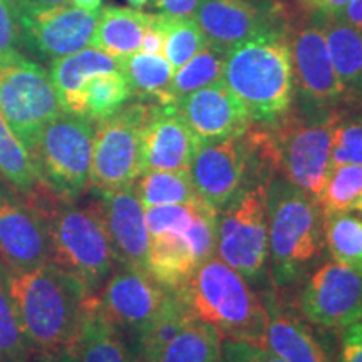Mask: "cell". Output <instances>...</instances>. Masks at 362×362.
Returning <instances> with one entry per match:
<instances>
[{"label": "cell", "instance_id": "obj_1", "mask_svg": "<svg viewBox=\"0 0 362 362\" xmlns=\"http://www.w3.org/2000/svg\"><path fill=\"white\" fill-rule=\"evenodd\" d=\"M7 288L33 349L78 351L90 293L74 275L49 262L8 272Z\"/></svg>", "mask_w": 362, "mask_h": 362}, {"label": "cell", "instance_id": "obj_2", "mask_svg": "<svg viewBox=\"0 0 362 362\" xmlns=\"http://www.w3.org/2000/svg\"><path fill=\"white\" fill-rule=\"evenodd\" d=\"M25 198L47 228L51 262L74 275L90 296H96L119 265L98 203L78 206L74 200L57 197L42 183Z\"/></svg>", "mask_w": 362, "mask_h": 362}, {"label": "cell", "instance_id": "obj_3", "mask_svg": "<svg viewBox=\"0 0 362 362\" xmlns=\"http://www.w3.org/2000/svg\"><path fill=\"white\" fill-rule=\"evenodd\" d=\"M267 233L270 275L275 288L304 280L325 247L319 202L280 175L267 185Z\"/></svg>", "mask_w": 362, "mask_h": 362}, {"label": "cell", "instance_id": "obj_4", "mask_svg": "<svg viewBox=\"0 0 362 362\" xmlns=\"http://www.w3.org/2000/svg\"><path fill=\"white\" fill-rule=\"evenodd\" d=\"M221 81L242 101L252 123L279 121L291 111L296 93L288 35L272 29L230 49Z\"/></svg>", "mask_w": 362, "mask_h": 362}, {"label": "cell", "instance_id": "obj_5", "mask_svg": "<svg viewBox=\"0 0 362 362\" xmlns=\"http://www.w3.org/2000/svg\"><path fill=\"white\" fill-rule=\"evenodd\" d=\"M193 317L215 327L223 341H240L262 347L267 307L247 279L211 257L198 267L181 288Z\"/></svg>", "mask_w": 362, "mask_h": 362}, {"label": "cell", "instance_id": "obj_6", "mask_svg": "<svg viewBox=\"0 0 362 362\" xmlns=\"http://www.w3.org/2000/svg\"><path fill=\"white\" fill-rule=\"evenodd\" d=\"M341 110V107H339ZM339 110H319L287 115L267 128L275 173L319 200L332 170V138Z\"/></svg>", "mask_w": 362, "mask_h": 362}, {"label": "cell", "instance_id": "obj_7", "mask_svg": "<svg viewBox=\"0 0 362 362\" xmlns=\"http://www.w3.org/2000/svg\"><path fill=\"white\" fill-rule=\"evenodd\" d=\"M94 129L88 117L62 112L40 134L33 156L40 183L57 197L76 202L89 188Z\"/></svg>", "mask_w": 362, "mask_h": 362}, {"label": "cell", "instance_id": "obj_8", "mask_svg": "<svg viewBox=\"0 0 362 362\" xmlns=\"http://www.w3.org/2000/svg\"><path fill=\"white\" fill-rule=\"evenodd\" d=\"M267 185L248 183L216 216V257L247 280L260 279L269 259Z\"/></svg>", "mask_w": 362, "mask_h": 362}, {"label": "cell", "instance_id": "obj_9", "mask_svg": "<svg viewBox=\"0 0 362 362\" xmlns=\"http://www.w3.org/2000/svg\"><path fill=\"white\" fill-rule=\"evenodd\" d=\"M0 112L33 155L45 126L62 115L49 72L17 54L0 66Z\"/></svg>", "mask_w": 362, "mask_h": 362}, {"label": "cell", "instance_id": "obj_10", "mask_svg": "<svg viewBox=\"0 0 362 362\" xmlns=\"http://www.w3.org/2000/svg\"><path fill=\"white\" fill-rule=\"evenodd\" d=\"M151 104H126L96 123L89 187L107 193L131 187L141 175V131Z\"/></svg>", "mask_w": 362, "mask_h": 362}, {"label": "cell", "instance_id": "obj_11", "mask_svg": "<svg viewBox=\"0 0 362 362\" xmlns=\"http://www.w3.org/2000/svg\"><path fill=\"white\" fill-rule=\"evenodd\" d=\"M297 309L315 327L347 329L362 319V275L337 262H322L302 280Z\"/></svg>", "mask_w": 362, "mask_h": 362}, {"label": "cell", "instance_id": "obj_12", "mask_svg": "<svg viewBox=\"0 0 362 362\" xmlns=\"http://www.w3.org/2000/svg\"><path fill=\"white\" fill-rule=\"evenodd\" d=\"M288 47L293 86L307 106L339 110L356 104L336 74L322 27L314 22L297 27L288 35Z\"/></svg>", "mask_w": 362, "mask_h": 362}, {"label": "cell", "instance_id": "obj_13", "mask_svg": "<svg viewBox=\"0 0 362 362\" xmlns=\"http://www.w3.org/2000/svg\"><path fill=\"white\" fill-rule=\"evenodd\" d=\"M0 259L11 274L51 262V243L42 216L11 185H0Z\"/></svg>", "mask_w": 362, "mask_h": 362}, {"label": "cell", "instance_id": "obj_14", "mask_svg": "<svg viewBox=\"0 0 362 362\" xmlns=\"http://www.w3.org/2000/svg\"><path fill=\"white\" fill-rule=\"evenodd\" d=\"M94 297L111 324L138 336L160 312L168 291L148 270L119 265Z\"/></svg>", "mask_w": 362, "mask_h": 362}, {"label": "cell", "instance_id": "obj_15", "mask_svg": "<svg viewBox=\"0 0 362 362\" xmlns=\"http://www.w3.org/2000/svg\"><path fill=\"white\" fill-rule=\"evenodd\" d=\"M98 16L99 12L84 11L74 4L19 12L22 42L51 61L69 56L89 47Z\"/></svg>", "mask_w": 362, "mask_h": 362}, {"label": "cell", "instance_id": "obj_16", "mask_svg": "<svg viewBox=\"0 0 362 362\" xmlns=\"http://www.w3.org/2000/svg\"><path fill=\"white\" fill-rule=\"evenodd\" d=\"M173 106L202 144L238 136L252 124L245 106L221 79L187 94Z\"/></svg>", "mask_w": 362, "mask_h": 362}, {"label": "cell", "instance_id": "obj_17", "mask_svg": "<svg viewBox=\"0 0 362 362\" xmlns=\"http://www.w3.org/2000/svg\"><path fill=\"white\" fill-rule=\"evenodd\" d=\"M200 146L173 104H151L141 131V173L189 170Z\"/></svg>", "mask_w": 362, "mask_h": 362}, {"label": "cell", "instance_id": "obj_18", "mask_svg": "<svg viewBox=\"0 0 362 362\" xmlns=\"http://www.w3.org/2000/svg\"><path fill=\"white\" fill-rule=\"evenodd\" d=\"M192 17L208 45L223 52L262 33L277 29V13L259 0H202Z\"/></svg>", "mask_w": 362, "mask_h": 362}, {"label": "cell", "instance_id": "obj_19", "mask_svg": "<svg viewBox=\"0 0 362 362\" xmlns=\"http://www.w3.org/2000/svg\"><path fill=\"white\" fill-rule=\"evenodd\" d=\"M98 206L110 232L119 265L146 270L149 232L144 206L136 197L133 185L115 192L99 193Z\"/></svg>", "mask_w": 362, "mask_h": 362}, {"label": "cell", "instance_id": "obj_20", "mask_svg": "<svg viewBox=\"0 0 362 362\" xmlns=\"http://www.w3.org/2000/svg\"><path fill=\"white\" fill-rule=\"evenodd\" d=\"M267 325L262 347L285 362H332L322 342L300 317L265 298Z\"/></svg>", "mask_w": 362, "mask_h": 362}, {"label": "cell", "instance_id": "obj_21", "mask_svg": "<svg viewBox=\"0 0 362 362\" xmlns=\"http://www.w3.org/2000/svg\"><path fill=\"white\" fill-rule=\"evenodd\" d=\"M117 69H119L117 59L93 45L69 56L52 59L49 66V76L56 89L62 112L81 116V94L89 79L103 72Z\"/></svg>", "mask_w": 362, "mask_h": 362}, {"label": "cell", "instance_id": "obj_22", "mask_svg": "<svg viewBox=\"0 0 362 362\" xmlns=\"http://www.w3.org/2000/svg\"><path fill=\"white\" fill-rule=\"evenodd\" d=\"M149 16L133 7L107 6L99 11L90 45L111 57L123 59L139 52Z\"/></svg>", "mask_w": 362, "mask_h": 362}, {"label": "cell", "instance_id": "obj_23", "mask_svg": "<svg viewBox=\"0 0 362 362\" xmlns=\"http://www.w3.org/2000/svg\"><path fill=\"white\" fill-rule=\"evenodd\" d=\"M200 267L187 235L163 233L149 237L146 270L166 291H178Z\"/></svg>", "mask_w": 362, "mask_h": 362}, {"label": "cell", "instance_id": "obj_24", "mask_svg": "<svg viewBox=\"0 0 362 362\" xmlns=\"http://www.w3.org/2000/svg\"><path fill=\"white\" fill-rule=\"evenodd\" d=\"M334 69L351 99H362V33L337 17L319 16Z\"/></svg>", "mask_w": 362, "mask_h": 362}, {"label": "cell", "instance_id": "obj_25", "mask_svg": "<svg viewBox=\"0 0 362 362\" xmlns=\"http://www.w3.org/2000/svg\"><path fill=\"white\" fill-rule=\"evenodd\" d=\"M79 362H138L123 341L121 330L107 320L90 296L78 346Z\"/></svg>", "mask_w": 362, "mask_h": 362}, {"label": "cell", "instance_id": "obj_26", "mask_svg": "<svg viewBox=\"0 0 362 362\" xmlns=\"http://www.w3.org/2000/svg\"><path fill=\"white\" fill-rule=\"evenodd\" d=\"M194 320L189 307L185 300L181 288L178 291H168L165 304L155 319L138 334V362H146L156 356L171 339L183 330L187 325Z\"/></svg>", "mask_w": 362, "mask_h": 362}, {"label": "cell", "instance_id": "obj_27", "mask_svg": "<svg viewBox=\"0 0 362 362\" xmlns=\"http://www.w3.org/2000/svg\"><path fill=\"white\" fill-rule=\"evenodd\" d=\"M221 344L218 330L194 319L146 362H218Z\"/></svg>", "mask_w": 362, "mask_h": 362}, {"label": "cell", "instance_id": "obj_28", "mask_svg": "<svg viewBox=\"0 0 362 362\" xmlns=\"http://www.w3.org/2000/svg\"><path fill=\"white\" fill-rule=\"evenodd\" d=\"M133 189L144 210L161 205H187L200 198L188 170L143 171L133 183Z\"/></svg>", "mask_w": 362, "mask_h": 362}, {"label": "cell", "instance_id": "obj_29", "mask_svg": "<svg viewBox=\"0 0 362 362\" xmlns=\"http://www.w3.org/2000/svg\"><path fill=\"white\" fill-rule=\"evenodd\" d=\"M131 98L133 89L123 71L103 72L84 86L81 94V116L99 123L126 106Z\"/></svg>", "mask_w": 362, "mask_h": 362}, {"label": "cell", "instance_id": "obj_30", "mask_svg": "<svg viewBox=\"0 0 362 362\" xmlns=\"http://www.w3.org/2000/svg\"><path fill=\"white\" fill-rule=\"evenodd\" d=\"M119 69L129 81L133 96L165 104L166 90L175 74L173 66L165 56L136 52L119 61Z\"/></svg>", "mask_w": 362, "mask_h": 362}, {"label": "cell", "instance_id": "obj_31", "mask_svg": "<svg viewBox=\"0 0 362 362\" xmlns=\"http://www.w3.org/2000/svg\"><path fill=\"white\" fill-rule=\"evenodd\" d=\"M0 176L21 194H30L40 187V178L34 156L0 112Z\"/></svg>", "mask_w": 362, "mask_h": 362}, {"label": "cell", "instance_id": "obj_32", "mask_svg": "<svg viewBox=\"0 0 362 362\" xmlns=\"http://www.w3.org/2000/svg\"><path fill=\"white\" fill-rule=\"evenodd\" d=\"M325 247L334 262L362 275V220L346 214L324 215Z\"/></svg>", "mask_w": 362, "mask_h": 362}, {"label": "cell", "instance_id": "obj_33", "mask_svg": "<svg viewBox=\"0 0 362 362\" xmlns=\"http://www.w3.org/2000/svg\"><path fill=\"white\" fill-rule=\"evenodd\" d=\"M226 52L220 49L206 45L197 56L175 71L173 79L166 90L165 104H175L193 90L205 88V86L216 83L223 76Z\"/></svg>", "mask_w": 362, "mask_h": 362}, {"label": "cell", "instance_id": "obj_34", "mask_svg": "<svg viewBox=\"0 0 362 362\" xmlns=\"http://www.w3.org/2000/svg\"><path fill=\"white\" fill-rule=\"evenodd\" d=\"M362 200V166L339 165L332 166L325 180L319 205L324 215L346 214L357 210Z\"/></svg>", "mask_w": 362, "mask_h": 362}, {"label": "cell", "instance_id": "obj_35", "mask_svg": "<svg viewBox=\"0 0 362 362\" xmlns=\"http://www.w3.org/2000/svg\"><path fill=\"white\" fill-rule=\"evenodd\" d=\"M165 30V57L176 71L193 56H197L208 42L193 17H173L160 13Z\"/></svg>", "mask_w": 362, "mask_h": 362}, {"label": "cell", "instance_id": "obj_36", "mask_svg": "<svg viewBox=\"0 0 362 362\" xmlns=\"http://www.w3.org/2000/svg\"><path fill=\"white\" fill-rule=\"evenodd\" d=\"M30 352L33 346L21 327L7 282H4L0 272V362H27Z\"/></svg>", "mask_w": 362, "mask_h": 362}, {"label": "cell", "instance_id": "obj_37", "mask_svg": "<svg viewBox=\"0 0 362 362\" xmlns=\"http://www.w3.org/2000/svg\"><path fill=\"white\" fill-rule=\"evenodd\" d=\"M362 166V111L344 112L339 110L332 138V166Z\"/></svg>", "mask_w": 362, "mask_h": 362}, {"label": "cell", "instance_id": "obj_38", "mask_svg": "<svg viewBox=\"0 0 362 362\" xmlns=\"http://www.w3.org/2000/svg\"><path fill=\"white\" fill-rule=\"evenodd\" d=\"M200 200L202 198H198L197 202L187 203V205H161L146 208L144 218H146L149 237L185 232L197 215Z\"/></svg>", "mask_w": 362, "mask_h": 362}, {"label": "cell", "instance_id": "obj_39", "mask_svg": "<svg viewBox=\"0 0 362 362\" xmlns=\"http://www.w3.org/2000/svg\"><path fill=\"white\" fill-rule=\"evenodd\" d=\"M22 29L13 0H0V66L21 54Z\"/></svg>", "mask_w": 362, "mask_h": 362}, {"label": "cell", "instance_id": "obj_40", "mask_svg": "<svg viewBox=\"0 0 362 362\" xmlns=\"http://www.w3.org/2000/svg\"><path fill=\"white\" fill-rule=\"evenodd\" d=\"M218 362H285L265 347L240 341H223Z\"/></svg>", "mask_w": 362, "mask_h": 362}, {"label": "cell", "instance_id": "obj_41", "mask_svg": "<svg viewBox=\"0 0 362 362\" xmlns=\"http://www.w3.org/2000/svg\"><path fill=\"white\" fill-rule=\"evenodd\" d=\"M339 362H362V319L342 330Z\"/></svg>", "mask_w": 362, "mask_h": 362}, {"label": "cell", "instance_id": "obj_42", "mask_svg": "<svg viewBox=\"0 0 362 362\" xmlns=\"http://www.w3.org/2000/svg\"><path fill=\"white\" fill-rule=\"evenodd\" d=\"M139 52L165 56V30H163L160 13L149 16V22L146 30H144Z\"/></svg>", "mask_w": 362, "mask_h": 362}, {"label": "cell", "instance_id": "obj_43", "mask_svg": "<svg viewBox=\"0 0 362 362\" xmlns=\"http://www.w3.org/2000/svg\"><path fill=\"white\" fill-rule=\"evenodd\" d=\"M202 0H153V6L160 13L173 17H192Z\"/></svg>", "mask_w": 362, "mask_h": 362}, {"label": "cell", "instance_id": "obj_44", "mask_svg": "<svg viewBox=\"0 0 362 362\" xmlns=\"http://www.w3.org/2000/svg\"><path fill=\"white\" fill-rule=\"evenodd\" d=\"M298 6L304 11L315 13V16H337L351 0H297Z\"/></svg>", "mask_w": 362, "mask_h": 362}, {"label": "cell", "instance_id": "obj_45", "mask_svg": "<svg viewBox=\"0 0 362 362\" xmlns=\"http://www.w3.org/2000/svg\"><path fill=\"white\" fill-rule=\"evenodd\" d=\"M27 362H79L78 351L33 349Z\"/></svg>", "mask_w": 362, "mask_h": 362}, {"label": "cell", "instance_id": "obj_46", "mask_svg": "<svg viewBox=\"0 0 362 362\" xmlns=\"http://www.w3.org/2000/svg\"><path fill=\"white\" fill-rule=\"evenodd\" d=\"M334 17H337L339 21L346 22V24H349L351 27H354V29L362 33V0H351V2Z\"/></svg>", "mask_w": 362, "mask_h": 362}, {"label": "cell", "instance_id": "obj_47", "mask_svg": "<svg viewBox=\"0 0 362 362\" xmlns=\"http://www.w3.org/2000/svg\"><path fill=\"white\" fill-rule=\"evenodd\" d=\"M13 4L19 8V12H34L64 6V4H71V0H13Z\"/></svg>", "mask_w": 362, "mask_h": 362}, {"label": "cell", "instance_id": "obj_48", "mask_svg": "<svg viewBox=\"0 0 362 362\" xmlns=\"http://www.w3.org/2000/svg\"><path fill=\"white\" fill-rule=\"evenodd\" d=\"M71 2L74 4V6L84 8V11L99 12V8H101L103 0H71Z\"/></svg>", "mask_w": 362, "mask_h": 362}, {"label": "cell", "instance_id": "obj_49", "mask_svg": "<svg viewBox=\"0 0 362 362\" xmlns=\"http://www.w3.org/2000/svg\"><path fill=\"white\" fill-rule=\"evenodd\" d=\"M126 2L129 4V7H133V8H141V7L146 6L149 0H126Z\"/></svg>", "mask_w": 362, "mask_h": 362}, {"label": "cell", "instance_id": "obj_50", "mask_svg": "<svg viewBox=\"0 0 362 362\" xmlns=\"http://www.w3.org/2000/svg\"><path fill=\"white\" fill-rule=\"evenodd\" d=\"M357 210H361V214H362V202L359 203V206H357Z\"/></svg>", "mask_w": 362, "mask_h": 362}, {"label": "cell", "instance_id": "obj_51", "mask_svg": "<svg viewBox=\"0 0 362 362\" xmlns=\"http://www.w3.org/2000/svg\"><path fill=\"white\" fill-rule=\"evenodd\" d=\"M361 202H362V200H361Z\"/></svg>", "mask_w": 362, "mask_h": 362}]
</instances>
